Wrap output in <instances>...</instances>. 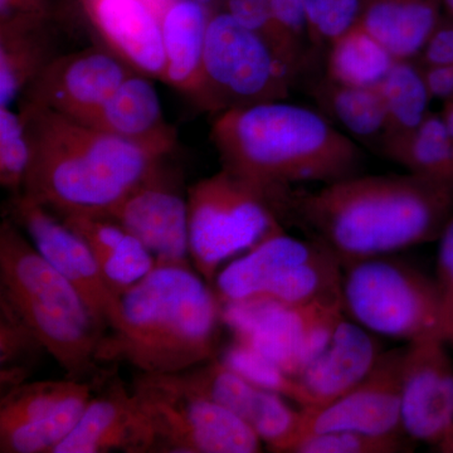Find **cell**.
Segmentation results:
<instances>
[{
    "instance_id": "cell-1",
    "label": "cell",
    "mask_w": 453,
    "mask_h": 453,
    "mask_svg": "<svg viewBox=\"0 0 453 453\" xmlns=\"http://www.w3.org/2000/svg\"><path fill=\"white\" fill-rule=\"evenodd\" d=\"M453 216V183L421 175H353L315 192L290 190L299 223L339 259L389 256L436 241Z\"/></svg>"
},
{
    "instance_id": "cell-2",
    "label": "cell",
    "mask_w": 453,
    "mask_h": 453,
    "mask_svg": "<svg viewBox=\"0 0 453 453\" xmlns=\"http://www.w3.org/2000/svg\"><path fill=\"white\" fill-rule=\"evenodd\" d=\"M31 159L23 193L57 216H105L168 155L19 104Z\"/></svg>"
},
{
    "instance_id": "cell-3",
    "label": "cell",
    "mask_w": 453,
    "mask_h": 453,
    "mask_svg": "<svg viewBox=\"0 0 453 453\" xmlns=\"http://www.w3.org/2000/svg\"><path fill=\"white\" fill-rule=\"evenodd\" d=\"M211 139L222 168L268 190L353 177L365 157L323 112L271 101L217 115Z\"/></svg>"
},
{
    "instance_id": "cell-4",
    "label": "cell",
    "mask_w": 453,
    "mask_h": 453,
    "mask_svg": "<svg viewBox=\"0 0 453 453\" xmlns=\"http://www.w3.org/2000/svg\"><path fill=\"white\" fill-rule=\"evenodd\" d=\"M222 303L189 266L157 265L120 296L98 362L124 360L146 374H178L219 357Z\"/></svg>"
},
{
    "instance_id": "cell-5",
    "label": "cell",
    "mask_w": 453,
    "mask_h": 453,
    "mask_svg": "<svg viewBox=\"0 0 453 453\" xmlns=\"http://www.w3.org/2000/svg\"><path fill=\"white\" fill-rule=\"evenodd\" d=\"M189 255L213 288L220 266L283 231L286 190H268L220 169L188 188Z\"/></svg>"
},
{
    "instance_id": "cell-6",
    "label": "cell",
    "mask_w": 453,
    "mask_h": 453,
    "mask_svg": "<svg viewBox=\"0 0 453 453\" xmlns=\"http://www.w3.org/2000/svg\"><path fill=\"white\" fill-rule=\"evenodd\" d=\"M342 265L323 243L283 229L220 268L213 288L220 303L270 299L306 305L342 301Z\"/></svg>"
},
{
    "instance_id": "cell-7",
    "label": "cell",
    "mask_w": 453,
    "mask_h": 453,
    "mask_svg": "<svg viewBox=\"0 0 453 453\" xmlns=\"http://www.w3.org/2000/svg\"><path fill=\"white\" fill-rule=\"evenodd\" d=\"M297 73L255 33L222 9H211L201 80L192 100L219 113L286 100Z\"/></svg>"
},
{
    "instance_id": "cell-8",
    "label": "cell",
    "mask_w": 453,
    "mask_h": 453,
    "mask_svg": "<svg viewBox=\"0 0 453 453\" xmlns=\"http://www.w3.org/2000/svg\"><path fill=\"white\" fill-rule=\"evenodd\" d=\"M342 303L345 315L375 335L411 342L440 327L434 277L389 256L344 265Z\"/></svg>"
},
{
    "instance_id": "cell-9",
    "label": "cell",
    "mask_w": 453,
    "mask_h": 453,
    "mask_svg": "<svg viewBox=\"0 0 453 453\" xmlns=\"http://www.w3.org/2000/svg\"><path fill=\"white\" fill-rule=\"evenodd\" d=\"M131 393L153 432L154 452L262 451L264 442L246 423L173 374L140 372Z\"/></svg>"
},
{
    "instance_id": "cell-10",
    "label": "cell",
    "mask_w": 453,
    "mask_h": 453,
    "mask_svg": "<svg viewBox=\"0 0 453 453\" xmlns=\"http://www.w3.org/2000/svg\"><path fill=\"white\" fill-rule=\"evenodd\" d=\"M345 318L342 301L288 305L270 299L222 303V321L234 339L273 360L291 377L319 357Z\"/></svg>"
},
{
    "instance_id": "cell-11",
    "label": "cell",
    "mask_w": 453,
    "mask_h": 453,
    "mask_svg": "<svg viewBox=\"0 0 453 453\" xmlns=\"http://www.w3.org/2000/svg\"><path fill=\"white\" fill-rule=\"evenodd\" d=\"M94 388L70 378L22 384L3 395L0 452L53 453L81 418Z\"/></svg>"
},
{
    "instance_id": "cell-12",
    "label": "cell",
    "mask_w": 453,
    "mask_h": 453,
    "mask_svg": "<svg viewBox=\"0 0 453 453\" xmlns=\"http://www.w3.org/2000/svg\"><path fill=\"white\" fill-rule=\"evenodd\" d=\"M8 211L9 219L79 291L100 332L111 330L120 314V296L106 282L88 243L57 214L25 193L12 196Z\"/></svg>"
},
{
    "instance_id": "cell-13",
    "label": "cell",
    "mask_w": 453,
    "mask_h": 453,
    "mask_svg": "<svg viewBox=\"0 0 453 453\" xmlns=\"http://www.w3.org/2000/svg\"><path fill=\"white\" fill-rule=\"evenodd\" d=\"M402 423L411 440L453 453V359L438 332L405 344Z\"/></svg>"
},
{
    "instance_id": "cell-14",
    "label": "cell",
    "mask_w": 453,
    "mask_h": 453,
    "mask_svg": "<svg viewBox=\"0 0 453 453\" xmlns=\"http://www.w3.org/2000/svg\"><path fill=\"white\" fill-rule=\"evenodd\" d=\"M166 159L127 193L106 217L116 220L144 244L157 265L189 266L188 190Z\"/></svg>"
},
{
    "instance_id": "cell-15",
    "label": "cell",
    "mask_w": 453,
    "mask_h": 453,
    "mask_svg": "<svg viewBox=\"0 0 453 453\" xmlns=\"http://www.w3.org/2000/svg\"><path fill=\"white\" fill-rule=\"evenodd\" d=\"M405 347L384 350L368 375L332 403L301 408V437L356 431L381 437H408L402 423V371ZM295 445V443H294Z\"/></svg>"
},
{
    "instance_id": "cell-16",
    "label": "cell",
    "mask_w": 453,
    "mask_h": 453,
    "mask_svg": "<svg viewBox=\"0 0 453 453\" xmlns=\"http://www.w3.org/2000/svg\"><path fill=\"white\" fill-rule=\"evenodd\" d=\"M134 73L106 46L61 53L27 86L19 104L46 107L81 121Z\"/></svg>"
},
{
    "instance_id": "cell-17",
    "label": "cell",
    "mask_w": 453,
    "mask_h": 453,
    "mask_svg": "<svg viewBox=\"0 0 453 453\" xmlns=\"http://www.w3.org/2000/svg\"><path fill=\"white\" fill-rule=\"evenodd\" d=\"M181 384L234 413L273 452H290L300 436L301 408L241 377L219 359L173 374Z\"/></svg>"
},
{
    "instance_id": "cell-18",
    "label": "cell",
    "mask_w": 453,
    "mask_h": 453,
    "mask_svg": "<svg viewBox=\"0 0 453 453\" xmlns=\"http://www.w3.org/2000/svg\"><path fill=\"white\" fill-rule=\"evenodd\" d=\"M0 288L12 296L71 315L100 332L73 283L43 257L9 217L0 226Z\"/></svg>"
},
{
    "instance_id": "cell-19",
    "label": "cell",
    "mask_w": 453,
    "mask_h": 453,
    "mask_svg": "<svg viewBox=\"0 0 453 453\" xmlns=\"http://www.w3.org/2000/svg\"><path fill=\"white\" fill-rule=\"evenodd\" d=\"M80 2L107 49L135 73L164 82L166 61L160 11L142 0Z\"/></svg>"
},
{
    "instance_id": "cell-20",
    "label": "cell",
    "mask_w": 453,
    "mask_h": 453,
    "mask_svg": "<svg viewBox=\"0 0 453 453\" xmlns=\"http://www.w3.org/2000/svg\"><path fill=\"white\" fill-rule=\"evenodd\" d=\"M154 434L135 396L120 383L92 395L53 453L154 452Z\"/></svg>"
},
{
    "instance_id": "cell-21",
    "label": "cell",
    "mask_w": 453,
    "mask_h": 453,
    "mask_svg": "<svg viewBox=\"0 0 453 453\" xmlns=\"http://www.w3.org/2000/svg\"><path fill=\"white\" fill-rule=\"evenodd\" d=\"M375 336L342 318L324 350L297 377L306 398L303 408L332 403L365 380L384 351Z\"/></svg>"
},
{
    "instance_id": "cell-22",
    "label": "cell",
    "mask_w": 453,
    "mask_h": 453,
    "mask_svg": "<svg viewBox=\"0 0 453 453\" xmlns=\"http://www.w3.org/2000/svg\"><path fill=\"white\" fill-rule=\"evenodd\" d=\"M151 80L142 73H131L96 111L79 122L163 155L173 153L177 146V130L164 118Z\"/></svg>"
},
{
    "instance_id": "cell-23",
    "label": "cell",
    "mask_w": 453,
    "mask_h": 453,
    "mask_svg": "<svg viewBox=\"0 0 453 453\" xmlns=\"http://www.w3.org/2000/svg\"><path fill=\"white\" fill-rule=\"evenodd\" d=\"M58 217L88 243L106 282L118 296L157 266L153 253L110 217L98 214Z\"/></svg>"
},
{
    "instance_id": "cell-24",
    "label": "cell",
    "mask_w": 453,
    "mask_h": 453,
    "mask_svg": "<svg viewBox=\"0 0 453 453\" xmlns=\"http://www.w3.org/2000/svg\"><path fill=\"white\" fill-rule=\"evenodd\" d=\"M58 55L53 18L0 20V107L11 106Z\"/></svg>"
},
{
    "instance_id": "cell-25",
    "label": "cell",
    "mask_w": 453,
    "mask_h": 453,
    "mask_svg": "<svg viewBox=\"0 0 453 453\" xmlns=\"http://www.w3.org/2000/svg\"><path fill=\"white\" fill-rule=\"evenodd\" d=\"M211 9L205 0H169L162 17L164 83L192 97L201 80Z\"/></svg>"
},
{
    "instance_id": "cell-26",
    "label": "cell",
    "mask_w": 453,
    "mask_h": 453,
    "mask_svg": "<svg viewBox=\"0 0 453 453\" xmlns=\"http://www.w3.org/2000/svg\"><path fill=\"white\" fill-rule=\"evenodd\" d=\"M441 0H366L359 25L390 55L414 59L442 23Z\"/></svg>"
},
{
    "instance_id": "cell-27",
    "label": "cell",
    "mask_w": 453,
    "mask_h": 453,
    "mask_svg": "<svg viewBox=\"0 0 453 453\" xmlns=\"http://www.w3.org/2000/svg\"><path fill=\"white\" fill-rule=\"evenodd\" d=\"M321 112L357 142L383 149L387 116L377 88L342 85L325 77L312 88Z\"/></svg>"
},
{
    "instance_id": "cell-28",
    "label": "cell",
    "mask_w": 453,
    "mask_h": 453,
    "mask_svg": "<svg viewBox=\"0 0 453 453\" xmlns=\"http://www.w3.org/2000/svg\"><path fill=\"white\" fill-rule=\"evenodd\" d=\"M387 116L384 146L401 139L421 125L429 113L432 97L422 67L413 59H399L377 86ZM381 149V151H383Z\"/></svg>"
},
{
    "instance_id": "cell-29",
    "label": "cell",
    "mask_w": 453,
    "mask_h": 453,
    "mask_svg": "<svg viewBox=\"0 0 453 453\" xmlns=\"http://www.w3.org/2000/svg\"><path fill=\"white\" fill-rule=\"evenodd\" d=\"M381 154L411 174L453 183V140L440 113L429 112L419 127L384 146Z\"/></svg>"
},
{
    "instance_id": "cell-30",
    "label": "cell",
    "mask_w": 453,
    "mask_h": 453,
    "mask_svg": "<svg viewBox=\"0 0 453 453\" xmlns=\"http://www.w3.org/2000/svg\"><path fill=\"white\" fill-rule=\"evenodd\" d=\"M395 61L357 23L327 47L326 77L342 85L375 88Z\"/></svg>"
},
{
    "instance_id": "cell-31",
    "label": "cell",
    "mask_w": 453,
    "mask_h": 453,
    "mask_svg": "<svg viewBox=\"0 0 453 453\" xmlns=\"http://www.w3.org/2000/svg\"><path fill=\"white\" fill-rule=\"evenodd\" d=\"M219 359L229 369L252 381L256 386L285 396L300 408L306 407L305 395L299 380L283 372L273 360L262 356L246 342L234 339V342L225 349Z\"/></svg>"
},
{
    "instance_id": "cell-32",
    "label": "cell",
    "mask_w": 453,
    "mask_h": 453,
    "mask_svg": "<svg viewBox=\"0 0 453 453\" xmlns=\"http://www.w3.org/2000/svg\"><path fill=\"white\" fill-rule=\"evenodd\" d=\"M216 7L261 37L288 67L297 74L300 73L305 65L306 56L282 31L271 13L266 0H219Z\"/></svg>"
},
{
    "instance_id": "cell-33",
    "label": "cell",
    "mask_w": 453,
    "mask_h": 453,
    "mask_svg": "<svg viewBox=\"0 0 453 453\" xmlns=\"http://www.w3.org/2000/svg\"><path fill=\"white\" fill-rule=\"evenodd\" d=\"M29 159L31 150L19 111L0 107V184L12 196L23 193Z\"/></svg>"
},
{
    "instance_id": "cell-34",
    "label": "cell",
    "mask_w": 453,
    "mask_h": 453,
    "mask_svg": "<svg viewBox=\"0 0 453 453\" xmlns=\"http://www.w3.org/2000/svg\"><path fill=\"white\" fill-rule=\"evenodd\" d=\"M410 437H381L356 431H330L301 437L288 453H398L412 451Z\"/></svg>"
},
{
    "instance_id": "cell-35",
    "label": "cell",
    "mask_w": 453,
    "mask_h": 453,
    "mask_svg": "<svg viewBox=\"0 0 453 453\" xmlns=\"http://www.w3.org/2000/svg\"><path fill=\"white\" fill-rule=\"evenodd\" d=\"M366 0H306L311 47L327 49L357 25Z\"/></svg>"
},
{
    "instance_id": "cell-36",
    "label": "cell",
    "mask_w": 453,
    "mask_h": 453,
    "mask_svg": "<svg viewBox=\"0 0 453 453\" xmlns=\"http://www.w3.org/2000/svg\"><path fill=\"white\" fill-rule=\"evenodd\" d=\"M436 281L440 300L438 333L453 348V216L438 238Z\"/></svg>"
},
{
    "instance_id": "cell-37",
    "label": "cell",
    "mask_w": 453,
    "mask_h": 453,
    "mask_svg": "<svg viewBox=\"0 0 453 453\" xmlns=\"http://www.w3.org/2000/svg\"><path fill=\"white\" fill-rule=\"evenodd\" d=\"M271 13L297 49L308 56L311 46L306 0H266Z\"/></svg>"
},
{
    "instance_id": "cell-38",
    "label": "cell",
    "mask_w": 453,
    "mask_h": 453,
    "mask_svg": "<svg viewBox=\"0 0 453 453\" xmlns=\"http://www.w3.org/2000/svg\"><path fill=\"white\" fill-rule=\"evenodd\" d=\"M422 65H453V20H442L421 55Z\"/></svg>"
},
{
    "instance_id": "cell-39",
    "label": "cell",
    "mask_w": 453,
    "mask_h": 453,
    "mask_svg": "<svg viewBox=\"0 0 453 453\" xmlns=\"http://www.w3.org/2000/svg\"><path fill=\"white\" fill-rule=\"evenodd\" d=\"M53 18V0H0V20Z\"/></svg>"
},
{
    "instance_id": "cell-40",
    "label": "cell",
    "mask_w": 453,
    "mask_h": 453,
    "mask_svg": "<svg viewBox=\"0 0 453 453\" xmlns=\"http://www.w3.org/2000/svg\"><path fill=\"white\" fill-rule=\"evenodd\" d=\"M421 67L432 98L446 101L453 97V65H421Z\"/></svg>"
},
{
    "instance_id": "cell-41",
    "label": "cell",
    "mask_w": 453,
    "mask_h": 453,
    "mask_svg": "<svg viewBox=\"0 0 453 453\" xmlns=\"http://www.w3.org/2000/svg\"><path fill=\"white\" fill-rule=\"evenodd\" d=\"M441 118L445 122L446 129L453 140V97L443 101V107L440 112Z\"/></svg>"
},
{
    "instance_id": "cell-42",
    "label": "cell",
    "mask_w": 453,
    "mask_h": 453,
    "mask_svg": "<svg viewBox=\"0 0 453 453\" xmlns=\"http://www.w3.org/2000/svg\"><path fill=\"white\" fill-rule=\"evenodd\" d=\"M441 4H442L443 12H446L449 19L453 20V0H441Z\"/></svg>"
},
{
    "instance_id": "cell-43",
    "label": "cell",
    "mask_w": 453,
    "mask_h": 453,
    "mask_svg": "<svg viewBox=\"0 0 453 453\" xmlns=\"http://www.w3.org/2000/svg\"><path fill=\"white\" fill-rule=\"evenodd\" d=\"M142 2L148 3V4L153 5L157 11L162 12V9L165 7L166 3L169 0H142Z\"/></svg>"
}]
</instances>
